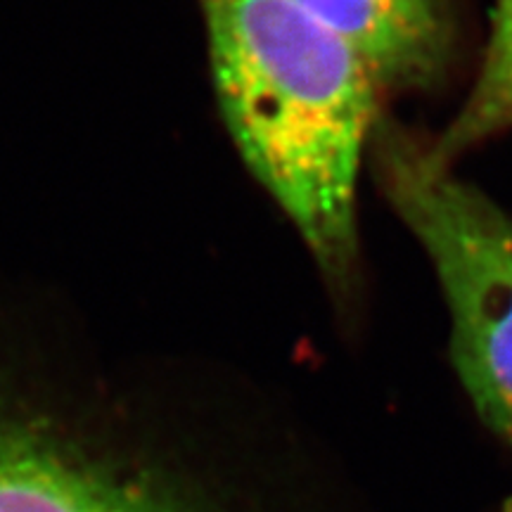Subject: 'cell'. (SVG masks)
Masks as SVG:
<instances>
[{"label": "cell", "instance_id": "obj_1", "mask_svg": "<svg viewBox=\"0 0 512 512\" xmlns=\"http://www.w3.org/2000/svg\"><path fill=\"white\" fill-rule=\"evenodd\" d=\"M226 126L335 285L358 264V176L380 121L366 57L294 0H197Z\"/></svg>", "mask_w": 512, "mask_h": 512}, {"label": "cell", "instance_id": "obj_2", "mask_svg": "<svg viewBox=\"0 0 512 512\" xmlns=\"http://www.w3.org/2000/svg\"><path fill=\"white\" fill-rule=\"evenodd\" d=\"M370 152L380 190L439 275L460 380L512 441V216L394 121H377Z\"/></svg>", "mask_w": 512, "mask_h": 512}, {"label": "cell", "instance_id": "obj_3", "mask_svg": "<svg viewBox=\"0 0 512 512\" xmlns=\"http://www.w3.org/2000/svg\"><path fill=\"white\" fill-rule=\"evenodd\" d=\"M74 437L0 389V512H226Z\"/></svg>", "mask_w": 512, "mask_h": 512}, {"label": "cell", "instance_id": "obj_4", "mask_svg": "<svg viewBox=\"0 0 512 512\" xmlns=\"http://www.w3.org/2000/svg\"><path fill=\"white\" fill-rule=\"evenodd\" d=\"M366 57L382 91L427 88L453 46L446 0H294Z\"/></svg>", "mask_w": 512, "mask_h": 512}, {"label": "cell", "instance_id": "obj_5", "mask_svg": "<svg viewBox=\"0 0 512 512\" xmlns=\"http://www.w3.org/2000/svg\"><path fill=\"white\" fill-rule=\"evenodd\" d=\"M512 128V0H494L482 69L446 131L430 143L444 164Z\"/></svg>", "mask_w": 512, "mask_h": 512}]
</instances>
